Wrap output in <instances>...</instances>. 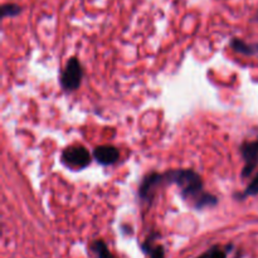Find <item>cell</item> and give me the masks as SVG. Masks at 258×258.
Masks as SVG:
<instances>
[{
	"label": "cell",
	"mask_w": 258,
	"mask_h": 258,
	"mask_svg": "<svg viewBox=\"0 0 258 258\" xmlns=\"http://www.w3.org/2000/svg\"><path fill=\"white\" fill-rule=\"evenodd\" d=\"M0 12H2L3 19L9 17L14 18V17H18V15L22 13V8H20L18 4H15V3H5V4L2 5Z\"/></svg>",
	"instance_id": "obj_11"
},
{
	"label": "cell",
	"mask_w": 258,
	"mask_h": 258,
	"mask_svg": "<svg viewBox=\"0 0 258 258\" xmlns=\"http://www.w3.org/2000/svg\"><path fill=\"white\" fill-rule=\"evenodd\" d=\"M164 174L166 183L175 184L180 189L183 201L190 204L196 211H203L218 204L216 196L204 190L203 178L193 169H176Z\"/></svg>",
	"instance_id": "obj_1"
},
{
	"label": "cell",
	"mask_w": 258,
	"mask_h": 258,
	"mask_svg": "<svg viewBox=\"0 0 258 258\" xmlns=\"http://www.w3.org/2000/svg\"><path fill=\"white\" fill-rule=\"evenodd\" d=\"M93 158L100 165L110 166L112 164L117 163V160L120 159V151L115 146L111 145L97 146L93 150Z\"/></svg>",
	"instance_id": "obj_6"
},
{
	"label": "cell",
	"mask_w": 258,
	"mask_h": 258,
	"mask_svg": "<svg viewBox=\"0 0 258 258\" xmlns=\"http://www.w3.org/2000/svg\"><path fill=\"white\" fill-rule=\"evenodd\" d=\"M241 154L244 160L241 176L246 179L252 175L258 165V141H244L241 145Z\"/></svg>",
	"instance_id": "obj_5"
},
{
	"label": "cell",
	"mask_w": 258,
	"mask_h": 258,
	"mask_svg": "<svg viewBox=\"0 0 258 258\" xmlns=\"http://www.w3.org/2000/svg\"><path fill=\"white\" fill-rule=\"evenodd\" d=\"M91 249L95 252L96 256L98 258H115V256L108 249L107 244L102 239H96V241H93L91 243Z\"/></svg>",
	"instance_id": "obj_8"
},
{
	"label": "cell",
	"mask_w": 258,
	"mask_h": 258,
	"mask_svg": "<svg viewBox=\"0 0 258 258\" xmlns=\"http://www.w3.org/2000/svg\"><path fill=\"white\" fill-rule=\"evenodd\" d=\"M254 45V52H256V54L258 53V44H253Z\"/></svg>",
	"instance_id": "obj_13"
},
{
	"label": "cell",
	"mask_w": 258,
	"mask_h": 258,
	"mask_svg": "<svg viewBox=\"0 0 258 258\" xmlns=\"http://www.w3.org/2000/svg\"><path fill=\"white\" fill-rule=\"evenodd\" d=\"M254 20H256V22H258V14H257V17L254 18Z\"/></svg>",
	"instance_id": "obj_14"
},
{
	"label": "cell",
	"mask_w": 258,
	"mask_h": 258,
	"mask_svg": "<svg viewBox=\"0 0 258 258\" xmlns=\"http://www.w3.org/2000/svg\"><path fill=\"white\" fill-rule=\"evenodd\" d=\"M229 45H231V48L234 52L239 53V54L248 55V57L256 54V52H254V45L249 44V43L244 42V40L239 39V38H232L231 42H229Z\"/></svg>",
	"instance_id": "obj_7"
},
{
	"label": "cell",
	"mask_w": 258,
	"mask_h": 258,
	"mask_svg": "<svg viewBox=\"0 0 258 258\" xmlns=\"http://www.w3.org/2000/svg\"><path fill=\"white\" fill-rule=\"evenodd\" d=\"M166 183L165 174L160 173H149L141 180L140 186H139V199H140L141 203L146 204V206H150L153 203L154 198H155L156 193H158L159 188Z\"/></svg>",
	"instance_id": "obj_2"
},
{
	"label": "cell",
	"mask_w": 258,
	"mask_h": 258,
	"mask_svg": "<svg viewBox=\"0 0 258 258\" xmlns=\"http://www.w3.org/2000/svg\"><path fill=\"white\" fill-rule=\"evenodd\" d=\"M149 254L150 258H165V249L163 246H155Z\"/></svg>",
	"instance_id": "obj_12"
},
{
	"label": "cell",
	"mask_w": 258,
	"mask_h": 258,
	"mask_svg": "<svg viewBox=\"0 0 258 258\" xmlns=\"http://www.w3.org/2000/svg\"><path fill=\"white\" fill-rule=\"evenodd\" d=\"M82 78L83 70L80 60L76 57L70 58L67 60V64H66L64 70L60 73V87L64 91H67V92L78 90L81 86V82H82Z\"/></svg>",
	"instance_id": "obj_3"
},
{
	"label": "cell",
	"mask_w": 258,
	"mask_h": 258,
	"mask_svg": "<svg viewBox=\"0 0 258 258\" xmlns=\"http://www.w3.org/2000/svg\"><path fill=\"white\" fill-rule=\"evenodd\" d=\"M254 196H258V174L256 176H254L253 179L251 180V183L247 185V188L244 189L243 193H237L234 194V198L237 199V201H243V199H246L247 197H254Z\"/></svg>",
	"instance_id": "obj_10"
},
{
	"label": "cell",
	"mask_w": 258,
	"mask_h": 258,
	"mask_svg": "<svg viewBox=\"0 0 258 258\" xmlns=\"http://www.w3.org/2000/svg\"><path fill=\"white\" fill-rule=\"evenodd\" d=\"M60 161L70 169H85L91 164V154L85 146H68L62 151Z\"/></svg>",
	"instance_id": "obj_4"
},
{
	"label": "cell",
	"mask_w": 258,
	"mask_h": 258,
	"mask_svg": "<svg viewBox=\"0 0 258 258\" xmlns=\"http://www.w3.org/2000/svg\"><path fill=\"white\" fill-rule=\"evenodd\" d=\"M233 248V246H227V248H223L221 246H213L212 248H209L208 251L204 252L203 254H201L197 258H227V254H228L229 249Z\"/></svg>",
	"instance_id": "obj_9"
}]
</instances>
